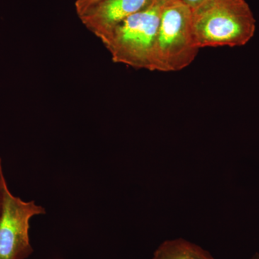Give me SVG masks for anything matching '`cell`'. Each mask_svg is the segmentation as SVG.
<instances>
[{"label": "cell", "instance_id": "cell-7", "mask_svg": "<svg viewBox=\"0 0 259 259\" xmlns=\"http://www.w3.org/2000/svg\"><path fill=\"white\" fill-rule=\"evenodd\" d=\"M102 1L104 0H76L75 8H76V13L79 17H81L89 10Z\"/></svg>", "mask_w": 259, "mask_h": 259}, {"label": "cell", "instance_id": "cell-12", "mask_svg": "<svg viewBox=\"0 0 259 259\" xmlns=\"http://www.w3.org/2000/svg\"><path fill=\"white\" fill-rule=\"evenodd\" d=\"M58 259H63V258H58Z\"/></svg>", "mask_w": 259, "mask_h": 259}, {"label": "cell", "instance_id": "cell-2", "mask_svg": "<svg viewBox=\"0 0 259 259\" xmlns=\"http://www.w3.org/2000/svg\"><path fill=\"white\" fill-rule=\"evenodd\" d=\"M162 4L131 15L102 41L112 61L137 69L155 71V53Z\"/></svg>", "mask_w": 259, "mask_h": 259}, {"label": "cell", "instance_id": "cell-11", "mask_svg": "<svg viewBox=\"0 0 259 259\" xmlns=\"http://www.w3.org/2000/svg\"><path fill=\"white\" fill-rule=\"evenodd\" d=\"M173 1V0H158L159 3H161V4H164V3H168V2Z\"/></svg>", "mask_w": 259, "mask_h": 259}, {"label": "cell", "instance_id": "cell-10", "mask_svg": "<svg viewBox=\"0 0 259 259\" xmlns=\"http://www.w3.org/2000/svg\"><path fill=\"white\" fill-rule=\"evenodd\" d=\"M250 259H259V253H255V254L253 255Z\"/></svg>", "mask_w": 259, "mask_h": 259}, {"label": "cell", "instance_id": "cell-1", "mask_svg": "<svg viewBox=\"0 0 259 259\" xmlns=\"http://www.w3.org/2000/svg\"><path fill=\"white\" fill-rule=\"evenodd\" d=\"M192 11V32L199 49L243 47L254 36L255 19L245 0H206Z\"/></svg>", "mask_w": 259, "mask_h": 259}, {"label": "cell", "instance_id": "cell-9", "mask_svg": "<svg viewBox=\"0 0 259 259\" xmlns=\"http://www.w3.org/2000/svg\"><path fill=\"white\" fill-rule=\"evenodd\" d=\"M185 5H187L191 10H193L198 8L199 5L204 3L206 0H182Z\"/></svg>", "mask_w": 259, "mask_h": 259}, {"label": "cell", "instance_id": "cell-3", "mask_svg": "<svg viewBox=\"0 0 259 259\" xmlns=\"http://www.w3.org/2000/svg\"><path fill=\"white\" fill-rule=\"evenodd\" d=\"M192 10L182 0L162 4L155 53V71L175 72L188 67L199 49L194 40Z\"/></svg>", "mask_w": 259, "mask_h": 259}, {"label": "cell", "instance_id": "cell-5", "mask_svg": "<svg viewBox=\"0 0 259 259\" xmlns=\"http://www.w3.org/2000/svg\"><path fill=\"white\" fill-rule=\"evenodd\" d=\"M158 0H104L79 17L83 25L102 40L131 15L148 9Z\"/></svg>", "mask_w": 259, "mask_h": 259}, {"label": "cell", "instance_id": "cell-4", "mask_svg": "<svg viewBox=\"0 0 259 259\" xmlns=\"http://www.w3.org/2000/svg\"><path fill=\"white\" fill-rule=\"evenodd\" d=\"M47 210L35 201H24L5 190L0 216V259H26L33 253L30 243V223Z\"/></svg>", "mask_w": 259, "mask_h": 259}, {"label": "cell", "instance_id": "cell-8", "mask_svg": "<svg viewBox=\"0 0 259 259\" xmlns=\"http://www.w3.org/2000/svg\"><path fill=\"white\" fill-rule=\"evenodd\" d=\"M8 187L6 180H5L4 170H3V162L0 157V216L2 214V211L3 208V203H4L5 190Z\"/></svg>", "mask_w": 259, "mask_h": 259}, {"label": "cell", "instance_id": "cell-6", "mask_svg": "<svg viewBox=\"0 0 259 259\" xmlns=\"http://www.w3.org/2000/svg\"><path fill=\"white\" fill-rule=\"evenodd\" d=\"M153 259H214L207 250L182 238L160 245Z\"/></svg>", "mask_w": 259, "mask_h": 259}]
</instances>
